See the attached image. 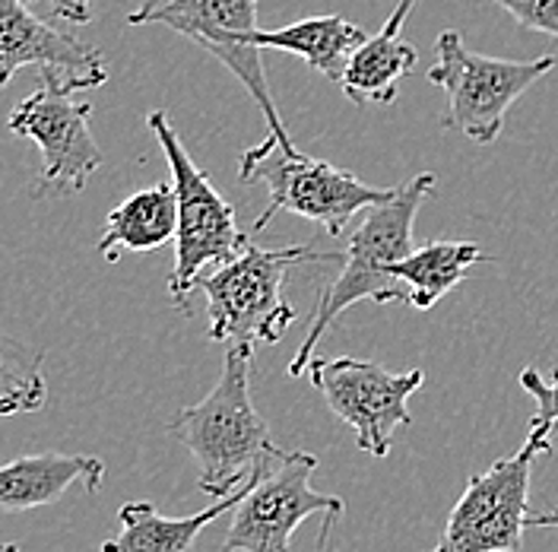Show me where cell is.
<instances>
[{"mask_svg":"<svg viewBox=\"0 0 558 552\" xmlns=\"http://www.w3.org/2000/svg\"><path fill=\"white\" fill-rule=\"evenodd\" d=\"M521 387L536 404L533 422H553V425H558V369L553 372V379L546 381L530 365V369L521 372Z\"/></svg>","mask_w":558,"mask_h":552,"instance_id":"21","label":"cell"},{"mask_svg":"<svg viewBox=\"0 0 558 552\" xmlns=\"http://www.w3.org/2000/svg\"><path fill=\"white\" fill-rule=\"evenodd\" d=\"M178 207H174V188L169 181H159L153 188H143L131 194L124 204L108 213L105 232L96 251L108 264H118L124 254L156 251L174 239Z\"/></svg>","mask_w":558,"mask_h":552,"instance_id":"16","label":"cell"},{"mask_svg":"<svg viewBox=\"0 0 558 552\" xmlns=\"http://www.w3.org/2000/svg\"><path fill=\"white\" fill-rule=\"evenodd\" d=\"M368 35H365V29L359 23H352L347 16H337V13H327V16H308V20H299L292 26L270 29V33L257 29L254 45L260 51L264 48L289 51V55L302 58L312 70L330 76L333 83H340L349 58L355 55V48Z\"/></svg>","mask_w":558,"mask_h":552,"instance_id":"17","label":"cell"},{"mask_svg":"<svg viewBox=\"0 0 558 552\" xmlns=\"http://www.w3.org/2000/svg\"><path fill=\"white\" fill-rule=\"evenodd\" d=\"M26 3H35V0H26ZM54 16L68 20V23H76V26H86L93 20V3L96 0H45Z\"/></svg>","mask_w":558,"mask_h":552,"instance_id":"22","label":"cell"},{"mask_svg":"<svg viewBox=\"0 0 558 552\" xmlns=\"http://www.w3.org/2000/svg\"><path fill=\"white\" fill-rule=\"evenodd\" d=\"M416 0H397L390 16L375 35H368L349 58L340 89L355 105H390L400 93V80L416 70L418 51L403 38Z\"/></svg>","mask_w":558,"mask_h":552,"instance_id":"13","label":"cell"},{"mask_svg":"<svg viewBox=\"0 0 558 552\" xmlns=\"http://www.w3.org/2000/svg\"><path fill=\"white\" fill-rule=\"evenodd\" d=\"M480 261H486V254L476 242H432L413 248L400 264L390 267V274L407 286V302L413 309L432 311Z\"/></svg>","mask_w":558,"mask_h":552,"instance_id":"18","label":"cell"},{"mask_svg":"<svg viewBox=\"0 0 558 552\" xmlns=\"http://www.w3.org/2000/svg\"><path fill=\"white\" fill-rule=\"evenodd\" d=\"M76 86L54 70H38V89L7 118L13 137L33 140L41 169L29 181L33 201H64L83 194L102 166V149L93 140V105L73 96Z\"/></svg>","mask_w":558,"mask_h":552,"instance_id":"8","label":"cell"},{"mask_svg":"<svg viewBox=\"0 0 558 552\" xmlns=\"http://www.w3.org/2000/svg\"><path fill=\"white\" fill-rule=\"evenodd\" d=\"M247 485V483H244ZM244 485H239L235 492L216 499L209 508L187 515V518H166L153 502H128L118 512V537L105 540L102 552H187L197 537L204 533V527H209L216 518L229 515L239 499L244 495Z\"/></svg>","mask_w":558,"mask_h":552,"instance_id":"15","label":"cell"},{"mask_svg":"<svg viewBox=\"0 0 558 552\" xmlns=\"http://www.w3.org/2000/svg\"><path fill=\"white\" fill-rule=\"evenodd\" d=\"M0 552H20V543H3V547H0Z\"/></svg>","mask_w":558,"mask_h":552,"instance_id":"24","label":"cell"},{"mask_svg":"<svg viewBox=\"0 0 558 552\" xmlns=\"http://www.w3.org/2000/svg\"><path fill=\"white\" fill-rule=\"evenodd\" d=\"M553 422H533L511 457L470 477L448 515L441 540L425 552H518L530 518V477L536 457L553 454Z\"/></svg>","mask_w":558,"mask_h":552,"instance_id":"7","label":"cell"},{"mask_svg":"<svg viewBox=\"0 0 558 552\" xmlns=\"http://www.w3.org/2000/svg\"><path fill=\"white\" fill-rule=\"evenodd\" d=\"M23 68L54 70L76 89H93L108 80L99 48L48 26L26 0H0V89Z\"/></svg>","mask_w":558,"mask_h":552,"instance_id":"12","label":"cell"},{"mask_svg":"<svg viewBox=\"0 0 558 552\" xmlns=\"http://www.w3.org/2000/svg\"><path fill=\"white\" fill-rule=\"evenodd\" d=\"M438 61L428 68V83L448 96L445 128L473 143H495L505 131V118L530 86H536L558 64L556 55L533 61L488 58L466 48L463 35L445 29L435 41Z\"/></svg>","mask_w":558,"mask_h":552,"instance_id":"9","label":"cell"},{"mask_svg":"<svg viewBox=\"0 0 558 552\" xmlns=\"http://www.w3.org/2000/svg\"><path fill=\"white\" fill-rule=\"evenodd\" d=\"M146 128L159 140L172 172L178 226H174V267L169 274V296L187 314V296L194 292V279L204 274V267L209 264L219 267L232 261L251 239L239 229L232 204L213 188L207 172L184 149L169 115L149 111Z\"/></svg>","mask_w":558,"mask_h":552,"instance_id":"5","label":"cell"},{"mask_svg":"<svg viewBox=\"0 0 558 552\" xmlns=\"http://www.w3.org/2000/svg\"><path fill=\"white\" fill-rule=\"evenodd\" d=\"M254 346L229 344L222 375L207 397L178 410L169 435L197 460V485L213 499H222L247 483V477L277 451L270 429L251 400Z\"/></svg>","mask_w":558,"mask_h":552,"instance_id":"2","label":"cell"},{"mask_svg":"<svg viewBox=\"0 0 558 552\" xmlns=\"http://www.w3.org/2000/svg\"><path fill=\"white\" fill-rule=\"evenodd\" d=\"M128 23L169 26L178 35L191 38L194 45H201L222 68L239 76L247 96L267 118V134H274L286 149H299L279 118L274 93L267 86V73L260 64V48L254 45L257 0H149L128 16Z\"/></svg>","mask_w":558,"mask_h":552,"instance_id":"10","label":"cell"},{"mask_svg":"<svg viewBox=\"0 0 558 552\" xmlns=\"http://www.w3.org/2000/svg\"><path fill=\"white\" fill-rule=\"evenodd\" d=\"M435 184H438L435 175L422 172L390 188L384 201L359 213V223L349 232V244L340 261V274L320 292L308 334L289 362L292 379L308 372L317 344L349 305L365 299L378 305L407 302V286L393 279L390 267L413 251V226L422 204L435 194Z\"/></svg>","mask_w":558,"mask_h":552,"instance_id":"1","label":"cell"},{"mask_svg":"<svg viewBox=\"0 0 558 552\" xmlns=\"http://www.w3.org/2000/svg\"><path fill=\"white\" fill-rule=\"evenodd\" d=\"M526 527H558V508H549V512H530Z\"/></svg>","mask_w":558,"mask_h":552,"instance_id":"23","label":"cell"},{"mask_svg":"<svg viewBox=\"0 0 558 552\" xmlns=\"http://www.w3.org/2000/svg\"><path fill=\"white\" fill-rule=\"evenodd\" d=\"M308 379L324 404L340 416L355 435V448L375 457L390 454L393 432L410 425V397L425 384L422 369L387 372L372 359H312Z\"/></svg>","mask_w":558,"mask_h":552,"instance_id":"11","label":"cell"},{"mask_svg":"<svg viewBox=\"0 0 558 552\" xmlns=\"http://www.w3.org/2000/svg\"><path fill=\"white\" fill-rule=\"evenodd\" d=\"M45 400V352L0 327V416L35 413Z\"/></svg>","mask_w":558,"mask_h":552,"instance_id":"19","label":"cell"},{"mask_svg":"<svg viewBox=\"0 0 558 552\" xmlns=\"http://www.w3.org/2000/svg\"><path fill=\"white\" fill-rule=\"evenodd\" d=\"M505 7L523 29L558 38V0H492Z\"/></svg>","mask_w":558,"mask_h":552,"instance_id":"20","label":"cell"},{"mask_svg":"<svg viewBox=\"0 0 558 552\" xmlns=\"http://www.w3.org/2000/svg\"><path fill=\"white\" fill-rule=\"evenodd\" d=\"M80 483L89 495L105 483V464L93 454L41 451L0 467V512L20 515L58 502L70 485Z\"/></svg>","mask_w":558,"mask_h":552,"instance_id":"14","label":"cell"},{"mask_svg":"<svg viewBox=\"0 0 558 552\" xmlns=\"http://www.w3.org/2000/svg\"><path fill=\"white\" fill-rule=\"evenodd\" d=\"M340 264L343 254H324L302 244L292 248H260L247 242L213 274L194 279V292L207 296L209 331L213 344H279L292 327L295 309L286 302L282 286L286 274L295 264Z\"/></svg>","mask_w":558,"mask_h":552,"instance_id":"3","label":"cell"},{"mask_svg":"<svg viewBox=\"0 0 558 552\" xmlns=\"http://www.w3.org/2000/svg\"><path fill=\"white\" fill-rule=\"evenodd\" d=\"M239 178L244 184H264L270 194L264 213L254 219V232H264L277 213L289 209L317 223L327 236L337 239L362 209L384 201L390 191L365 184L362 178L333 163L314 159L299 149H286L274 134L244 149L239 159Z\"/></svg>","mask_w":558,"mask_h":552,"instance_id":"4","label":"cell"},{"mask_svg":"<svg viewBox=\"0 0 558 552\" xmlns=\"http://www.w3.org/2000/svg\"><path fill=\"white\" fill-rule=\"evenodd\" d=\"M317 457L308 451L277 448L244 485V495L232 508L226 533V552H289L292 533L314 515H324L317 543L324 547L330 524L347 512V502L312 485Z\"/></svg>","mask_w":558,"mask_h":552,"instance_id":"6","label":"cell"}]
</instances>
